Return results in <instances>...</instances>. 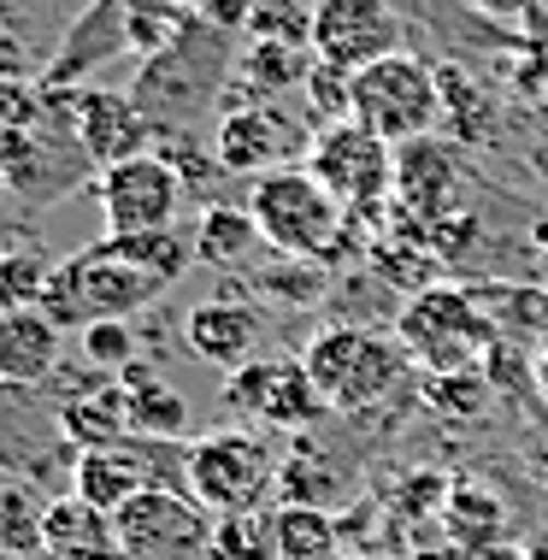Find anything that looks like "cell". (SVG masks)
Here are the masks:
<instances>
[{
    "mask_svg": "<svg viewBox=\"0 0 548 560\" xmlns=\"http://www.w3.org/2000/svg\"><path fill=\"white\" fill-rule=\"evenodd\" d=\"M224 407L248 425H271V431H313L318 419H330L301 354H266V360L254 354L248 366L224 372Z\"/></svg>",
    "mask_w": 548,
    "mask_h": 560,
    "instance_id": "7c38bea8",
    "label": "cell"
},
{
    "mask_svg": "<svg viewBox=\"0 0 548 560\" xmlns=\"http://www.w3.org/2000/svg\"><path fill=\"white\" fill-rule=\"evenodd\" d=\"M248 213L260 224L266 248L289 254V260H325V266L342 254L348 224H354V213L318 184L307 165H283V172L254 177Z\"/></svg>",
    "mask_w": 548,
    "mask_h": 560,
    "instance_id": "3957f363",
    "label": "cell"
},
{
    "mask_svg": "<svg viewBox=\"0 0 548 560\" xmlns=\"http://www.w3.org/2000/svg\"><path fill=\"white\" fill-rule=\"evenodd\" d=\"M212 525L219 520L183 490H142L113 513V537L130 560H207Z\"/></svg>",
    "mask_w": 548,
    "mask_h": 560,
    "instance_id": "5bb4252c",
    "label": "cell"
},
{
    "mask_svg": "<svg viewBox=\"0 0 548 560\" xmlns=\"http://www.w3.org/2000/svg\"><path fill=\"white\" fill-rule=\"evenodd\" d=\"M307 148H313V130H307V113L283 107V101H231L219 107V172L231 177H266V172H283V165H307Z\"/></svg>",
    "mask_w": 548,
    "mask_h": 560,
    "instance_id": "8fae6325",
    "label": "cell"
},
{
    "mask_svg": "<svg viewBox=\"0 0 548 560\" xmlns=\"http://www.w3.org/2000/svg\"><path fill=\"white\" fill-rule=\"evenodd\" d=\"M48 555V495L36 483L0 478V560H42Z\"/></svg>",
    "mask_w": 548,
    "mask_h": 560,
    "instance_id": "603a6c76",
    "label": "cell"
},
{
    "mask_svg": "<svg viewBox=\"0 0 548 560\" xmlns=\"http://www.w3.org/2000/svg\"><path fill=\"white\" fill-rule=\"evenodd\" d=\"M330 560H360V555H330Z\"/></svg>",
    "mask_w": 548,
    "mask_h": 560,
    "instance_id": "f35d334b",
    "label": "cell"
},
{
    "mask_svg": "<svg viewBox=\"0 0 548 560\" xmlns=\"http://www.w3.org/2000/svg\"><path fill=\"white\" fill-rule=\"evenodd\" d=\"M71 472H78V448L59 431V389L54 384H0V478L66 495Z\"/></svg>",
    "mask_w": 548,
    "mask_h": 560,
    "instance_id": "52a82bcc",
    "label": "cell"
},
{
    "mask_svg": "<svg viewBox=\"0 0 548 560\" xmlns=\"http://www.w3.org/2000/svg\"><path fill=\"white\" fill-rule=\"evenodd\" d=\"M78 337H83V360L106 377H125L136 366V354H142V337H136L130 319H95Z\"/></svg>",
    "mask_w": 548,
    "mask_h": 560,
    "instance_id": "f1b7e54d",
    "label": "cell"
},
{
    "mask_svg": "<svg viewBox=\"0 0 548 560\" xmlns=\"http://www.w3.org/2000/svg\"><path fill=\"white\" fill-rule=\"evenodd\" d=\"M189 12H195L189 0H89L83 19L66 30L59 54L48 59L42 83L71 89V83H83L89 71L106 66V59H118V54L154 59L189 30Z\"/></svg>",
    "mask_w": 548,
    "mask_h": 560,
    "instance_id": "6da1fadb",
    "label": "cell"
},
{
    "mask_svg": "<svg viewBox=\"0 0 548 560\" xmlns=\"http://www.w3.org/2000/svg\"><path fill=\"white\" fill-rule=\"evenodd\" d=\"M48 125V83L42 78H0V130Z\"/></svg>",
    "mask_w": 548,
    "mask_h": 560,
    "instance_id": "1f68e13d",
    "label": "cell"
},
{
    "mask_svg": "<svg viewBox=\"0 0 548 560\" xmlns=\"http://www.w3.org/2000/svg\"><path fill=\"white\" fill-rule=\"evenodd\" d=\"M278 478H283L278 448L248 425L207 431L189 443V495L212 513V520L266 513V502L278 495Z\"/></svg>",
    "mask_w": 548,
    "mask_h": 560,
    "instance_id": "8992f818",
    "label": "cell"
},
{
    "mask_svg": "<svg viewBox=\"0 0 548 560\" xmlns=\"http://www.w3.org/2000/svg\"><path fill=\"white\" fill-rule=\"evenodd\" d=\"M471 560H520V549H501V542H495V549H478Z\"/></svg>",
    "mask_w": 548,
    "mask_h": 560,
    "instance_id": "8d00e7d4",
    "label": "cell"
},
{
    "mask_svg": "<svg viewBox=\"0 0 548 560\" xmlns=\"http://www.w3.org/2000/svg\"><path fill=\"white\" fill-rule=\"evenodd\" d=\"M195 260H207V266H242L254 248H260V224H254L248 207H231V201H219V207H207L201 219H195Z\"/></svg>",
    "mask_w": 548,
    "mask_h": 560,
    "instance_id": "d4e9b609",
    "label": "cell"
},
{
    "mask_svg": "<svg viewBox=\"0 0 548 560\" xmlns=\"http://www.w3.org/2000/svg\"><path fill=\"white\" fill-rule=\"evenodd\" d=\"M66 372V330L42 307L0 313V384H54Z\"/></svg>",
    "mask_w": 548,
    "mask_h": 560,
    "instance_id": "ffe728a7",
    "label": "cell"
},
{
    "mask_svg": "<svg viewBox=\"0 0 548 560\" xmlns=\"http://www.w3.org/2000/svg\"><path fill=\"white\" fill-rule=\"evenodd\" d=\"M471 12H483V19H495V24H513V19H525L537 0H466Z\"/></svg>",
    "mask_w": 548,
    "mask_h": 560,
    "instance_id": "d590c367",
    "label": "cell"
},
{
    "mask_svg": "<svg viewBox=\"0 0 548 560\" xmlns=\"http://www.w3.org/2000/svg\"><path fill=\"white\" fill-rule=\"evenodd\" d=\"M307 30H313V7H301V0H260L248 19L254 42H307Z\"/></svg>",
    "mask_w": 548,
    "mask_h": 560,
    "instance_id": "836d02e7",
    "label": "cell"
},
{
    "mask_svg": "<svg viewBox=\"0 0 548 560\" xmlns=\"http://www.w3.org/2000/svg\"><path fill=\"white\" fill-rule=\"evenodd\" d=\"M165 295L160 278H148L142 266H130L113 242H89L71 260H54L48 295H42V313L59 330H89L95 319H136Z\"/></svg>",
    "mask_w": 548,
    "mask_h": 560,
    "instance_id": "277c9868",
    "label": "cell"
},
{
    "mask_svg": "<svg viewBox=\"0 0 548 560\" xmlns=\"http://www.w3.org/2000/svg\"><path fill=\"white\" fill-rule=\"evenodd\" d=\"M106 236H142V231H177L183 219V172L165 154L118 160L95 177Z\"/></svg>",
    "mask_w": 548,
    "mask_h": 560,
    "instance_id": "9a60e30c",
    "label": "cell"
},
{
    "mask_svg": "<svg viewBox=\"0 0 548 560\" xmlns=\"http://www.w3.org/2000/svg\"><path fill=\"white\" fill-rule=\"evenodd\" d=\"M183 342H189L195 360H207V366H219V372H236V366H248L254 348H260V313L236 295L195 301V307L183 313Z\"/></svg>",
    "mask_w": 548,
    "mask_h": 560,
    "instance_id": "d6986e66",
    "label": "cell"
},
{
    "mask_svg": "<svg viewBox=\"0 0 548 560\" xmlns=\"http://www.w3.org/2000/svg\"><path fill=\"white\" fill-rule=\"evenodd\" d=\"M354 118L365 130H377L384 142H419L443 125V78L431 59L419 54H389L377 66L354 71Z\"/></svg>",
    "mask_w": 548,
    "mask_h": 560,
    "instance_id": "9c48e42d",
    "label": "cell"
},
{
    "mask_svg": "<svg viewBox=\"0 0 548 560\" xmlns=\"http://www.w3.org/2000/svg\"><path fill=\"white\" fill-rule=\"evenodd\" d=\"M395 201H401L407 219H419L431 231L436 219L454 213L460 201V154L436 136H419V142L395 148Z\"/></svg>",
    "mask_w": 548,
    "mask_h": 560,
    "instance_id": "e0dca14e",
    "label": "cell"
},
{
    "mask_svg": "<svg viewBox=\"0 0 548 560\" xmlns=\"http://www.w3.org/2000/svg\"><path fill=\"white\" fill-rule=\"evenodd\" d=\"M48 118L71 130V142L89 154V165H118L148 154V113L136 107V95L125 89H101V83H71V89H48Z\"/></svg>",
    "mask_w": 548,
    "mask_h": 560,
    "instance_id": "4fadbf2b",
    "label": "cell"
},
{
    "mask_svg": "<svg viewBox=\"0 0 548 560\" xmlns=\"http://www.w3.org/2000/svg\"><path fill=\"white\" fill-rule=\"evenodd\" d=\"M48 278H54V260H48V254H36V248H7V254H0V313L42 307Z\"/></svg>",
    "mask_w": 548,
    "mask_h": 560,
    "instance_id": "83f0119b",
    "label": "cell"
},
{
    "mask_svg": "<svg viewBox=\"0 0 548 560\" xmlns=\"http://www.w3.org/2000/svg\"><path fill=\"white\" fill-rule=\"evenodd\" d=\"M212 555L219 560H278V537H271V513H231L212 525Z\"/></svg>",
    "mask_w": 548,
    "mask_h": 560,
    "instance_id": "f546056e",
    "label": "cell"
},
{
    "mask_svg": "<svg viewBox=\"0 0 548 560\" xmlns=\"http://www.w3.org/2000/svg\"><path fill=\"white\" fill-rule=\"evenodd\" d=\"M307 172L337 195L354 219H372L384 201H395V142H384L377 130H365L360 118L313 130Z\"/></svg>",
    "mask_w": 548,
    "mask_h": 560,
    "instance_id": "30bf717a",
    "label": "cell"
},
{
    "mask_svg": "<svg viewBox=\"0 0 548 560\" xmlns=\"http://www.w3.org/2000/svg\"><path fill=\"white\" fill-rule=\"evenodd\" d=\"M313 59L318 66H337V71H365L377 59L401 54L407 24L389 0H313Z\"/></svg>",
    "mask_w": 548,
    "mask_h": 560,
    "instance_id": "2e32d148",
    "label": "cell"
},
{
    "mask_svg": "<svg viewBox=\"0 0 548 560\" xmlns=\"http://www.w3.org/2000/svg\"><path fill=\"white\" fill-rule=\"evenodd\" d=\"M313 66H318L313 42H254L248 36V48H242L236 66H231V95H224V107H231V101H278L283 89L301 95V83H307Z\"/></svg>",
    "mask_w": 548,
    "mask_h": 560,
    "instance_id": "44dd1931",
    "label": "cell"
},
{
    "mask_svg": "<svg viewBox=\"0 0 548 560\" xmlns=\"http://www.w3.org/2000/svg\"><path fill=\"white\" fill-rule=\"evenodd\" d=\"M260 290L278 295V301H295V307H307V301H318V290H325V260H283L260 271Z\"/></svg>",
    "mask_w": 548,
    "mask_h": 560,
    "instance_id": "d6a6232c",
    "label": "cell"
},
{
    "mask_svg": "<svg viewBox=\"0 0 548 560\" xmlns=\"http://www.w3.org/2000/svg\"><path fill=\"white\" fill-rule=\"evenodd\" d=\"M537 384H543V396H548V342L537 348Z\"/></svg>",
    "mask_w": 548,
    "mask_h": 560,
    "instance_id": "74e56055",
    "label": "cell"
},
{
    "mask_svg": "<svg viewBox=\"0 0 548 560\" xmlns=\"http://www.w3.org/2000/svg\"><path fill=\"white\" fill-rule=\"evenodd\" d=\"M59 431H66L71 448H101V443H118V436H130V384L125 377H106L89 366L78 384H59Z\"/></svg>",
    "mask_w": 548,
    "mask_h": 560,
    "instance_id": "ac0fdd59",
    "label": "cell"
},
{
    "mask_svg": "<svg viewBox=\"0 0 548 560\" xmlns=\"http://www.w3.org/2000/svg\"><path fill=\"white\" fill-rule=\"evenodd\" d=\"M125 384H130V431L136 436H165V443L189 436V396H177L165 377L142 372V366H130Z\"/></svg>",
    "mask_w": 548,
    "mask_h": 560,
    "instance_id": "cb8c5ba5",
    "label": "cell"
},
{
    "mask_svg": "<svg viewBox=\"0 0 548 560\" xmlns=\"http://www.w3.org/2000/svg\"><path fill=\"white\" fill-rule=\"evenodd\" d=\"M395 337L413 354V366H424L431 377L448 372H478L483 360L495 354L501 330L495 319L478 307L471 290H454V283H431V290L401 301V319H395Z\"/></svg>",
    "mask_w": 548,
    "mask_h": 560,
    "instance_id": "5b68a950",
    "label": "cell"
},
{
    "mask_svg": "<svg viewBox=\"0 0 548 560\" xmlns=\"http://www.w3.org/2000/svg\"><path fill=\"white\" fill-rule=\"evenodd\" d=\"M307 360L318 396H325L330 413L354 419V413H372L377 401H389L401 389L413 354L401 348L395 330H377V325H325L313 330V342L301 348Z\"/></svg>",
    "mask_w": 548,
    "mask_h": 560,
    "instance_id": "7a4b0ae2",
    "label": "cell"
},
{
    "mask_svg": "<svg viewBox=\"0 0 548 560\" xmlns=\"http://www.w3.org/2000/svg\"><path fill=\"white\" fill-rule=\"evenodd\" d=\"M301 101H307V118L318 130L342 125V118H354V78L337 66H313L307 83H301Z\"/></svg>",
    "mask_w": 548,
    "mask_h": 560,
    "instance_id": "4dcf8cb0",
    "label": "cell"
},
{
    "mask_svg": "<svg viewBox=\"0 0 548 560\" xmlns=\"http://www.w3.org/2000/svg\"><path fill=\"white\" fill-rule=\"evenodd\" d=\"M118 549L113 537V513L89 508L83 495H48V555L54 560H89V555H106Z\"/></svg>",
    "mask_w": 548,
    "mask_h": 560,
    "instance_id": "7402d4cb",
    "label": "cell"
},
{
    "mask_svg": "<svg viewBox=\"0 0 548 560\" xmlns=\"http://www.w3.org/2000/svg\"><path fill=\"white\" fill-rule=\"evenodd\" d=\"M189 7H195V19L212 24V30H248L260 0H189Z\"/></svg>",
    "mask_w": 548,
    "mask_h": 560,
    "instance_id": "e575fe53",
    "label": "cell"
},
{
    "mask_svg": "<svg viewBox=\"0 0 548 560\" xmlns=\"http://www.w3.org/2000/svg\"><path fill=\"white\" fill-rule=\"evenodd\" d=\"M271 537H278V560H330L337 555V520L307 502L271 508Z\"/></svg>",
    "mask_w": 548,
    "mask_h": 560,
    "instance_id": "484cf974",
    "label": "cell"
},
{
    "mask_svg": "<svg viewBox=\"0 0 548 560\" xmlns=\"http://www.w3.org/2000/svg\"><path fill=\"white\" fill-rule=\"evenodd\" d=\"M443 520H448V537L460 542V549H471V555H478V549H495V542H501V525H508V520H501V502H495V495L466 490V483H460V490H448Z\"/></svg>",
    "mask_w": 548,
    "mask_h": 560,
    "instance_id": "4316f807",
    "label": "cell"
},
{
    "mask_svg": "<svg viewBox=\"0 0 548 560\" xmlns=\"http://www.w3.org/2000/svg\"><path fill=\"white\" fill-rule=\"evenodd\" d=\"M142 490H183L189 495V443H165V436H118V443L83 448L78 472H71V495L89 508L118 513Z\"/></svg>",
    "mask_w": 548,
    "mask_h": 560,
    "instance_id": "ba28073f",
    "label": "cell"
}]
</instances>
